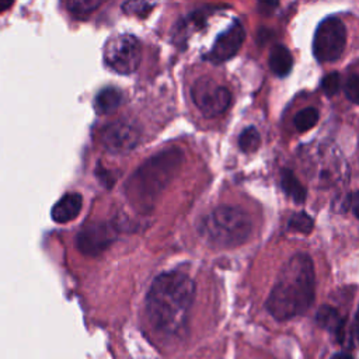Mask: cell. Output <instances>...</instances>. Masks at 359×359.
Here are the masks:
<instances>
[{
  "instance_id": "obj_1",
  "label": "cell",
  "mask_w": 359,
  "mask_h": 359,
  "mask_svg": "<svg viewBox=\"0 0 359 359\" xmlns=\"http://www.w3.org/2000/svg\"><path fill=\"white\" fill-rule=\"evenodd\" d=\"M195 297V283L184 272L170 271L158 275L146 294V314L158 334L178 335L188 321Z\"/></svg>"
},
{
  "instance_id": "obj_2",
  "label": "cell",
  "mask_w": 359,
  "mask_h": 359,
  "mask_svg": "<svg viewBox=\"0 0 359 359\" xmlns=\"http://www.w3.org/2000/svg\"><path fill=\"white\" fill-rule=\"evenodd\" d=\"M316 297L314 265L307 254H294L282 266L268 299L266 310L286 321L306 313Z\"/></svg>"
},
{
  "instance_id": "obj_3",
  "label": "cell",
  "mask_w": 359,
  "mask_h": 359,
  "mask_svg": "<svg viewBox=\"0 0 359 359\" xmlns=\"http://www.w3.org/2000/svg\"><path fill=\"white\" fill-rule=\"evenodd\" d=\"M184 161V153L178 147H168L150 156L128 181L129 196L139 203L153 202L174 180Z\"/></svg>"
},
{
  "instance_id": "obj_4",
  "label": "cell",
  "mask_w": 359,
  "mask_h": 359,
  "mask_svg": "<svg viewBox=\"0 0 359 359\" xmlns=\"http://www.w3.org/2000/svg\"><path fill=\"white\" fill-rule=\"evenodd\" d=\"M252 231L250 215L238 206L222 205L199 222V234L212 245L231 248L244 244Z\"/></svg>"
},
{
  "instance_id": "obj_5",
  "label": "cell",
  "mask_w": 359,
  "mask_h": 359,
  "mask_svg": "<svg viewBox=\"0 0 359 359\" xmlns=\"http://www.w3.org/2000/svg\"><path fill=\"white\" fill-rule=\"evenodd\" d=\"M140 59V42L130 34L114 35L105 43L104 62L111 70L119 74L133 73L139 67Z\"/></svg>"
},
{
  "instance_id": "obj_6",
  "label": "cell",
  "mask_w": 359,
  "mask_h": 359,
  "mask_svg": "<svg viewBox=\"0 0 359 359\" xmlns=\"http://www.w3.org/2000/svg\"><path fill=\"white\" fill-rule=\"evenodd\" d=\"M346 45V28L337 17L324 18L316 28L313 55L321 63L337 60Z\"/></svg>"
},
{
  "instance_id": "obj_7",
  "label": "cell",
  "mask_w": 359,
  "mask_h": 359,
  "mask_svg": "<svg viewBox=\"0 0 359 359\" xmlns=\"http://www.w3.org/2000/svg\"><path fill=\"white\" fill-rule=\"evenodd\" d=\"M191 98L199 112L206 118L222 115L231 104V93L229 88L209 77H201L192 84Z\"/></svg>"
},
{
  "instance_id": "obj_8",
  "label": "cell",
  "mask_w": 359,
  "mask_h": 359,
  "mask_svg": "<svg viewBox=\"0 0 359 359\" xmlns=\"http://www.w3.org/2000/svg\"><path fill=\"white\" fill-rule=\"evenodd\" d=\"M140 140V130L128 121L111 122L102 128L100 142L102 147L114 154L128 153L136 147Z\"/></svg>"
},
{
  "instance_id": "obj_9",
  "label": "cell",
  "mask_w": 359,
  "mask_h": 359,
  "mask_svg": "<svg viewBox=\"0 0 359 359\" xmlns=\"http://www.w3.org/2000/svg\"><path fill=\"white\" fill-rule=\"evenodd\" d=\"M115 237L116 231L108 223L88 224L77 234V247L83 254L95 257L105 251Z\"/></svg>"
},
{
  "instance_id": "obj_10",
  "label": "cell",
  "mask_w": 359,
  "mask_h": 359,
  "mask_svg": "<svg viewBox=\"0 0 359 359\" xmlns=\"http://www.w3.org/2000/svg\"><path fill=\"white\" fill-rule=\"evenodd\" d=\"M245 38L244 27L240 21H233V24L223 31L215 41L212 49L206 55V59L212 63H223L237 55Z\"/></svg>"
},
{
  "instance_id": "obj_11",
  "label": "cell",
  "mask_w": 359,
  "mask_h": 359,
  "mask_svg": "<svg viewBox=\"0 0 359 359\" xmlns=\"http://www.w3.org/2000/svg\"><path fill=\"white\" fill-rule=\"evenodd\" d=\"M316 321L317 324L324 328L325 331H328L330 334L334 335V338L339 342L344 344L345 342V337H346V330H345V320L341 317V314L338 313L337 309H334L332 306L324 304L317 310L316 314Z\"/></svg>"
},
{
  "instance_id": "obj_12",
  "label": "cell",
  "mask_w": 359,
  "mask_h": 359,
  "mask_svg": "<svg viewBox=\"0 0 359 359\" xmlns=\"http://www.w3.org/2000/svg\"><path fill=\"white\" fill-rule=\"evenodd\" d=\"M83 208V198L77 192L63 195L52 208V219L56 223H69L74 220Z\"/></svg>"
},
{
  "instance_id": "obj_13",
  "label": "cell",
  "mask_w": 359,
  "mask_h": 359,
  "mask_svg": "<svg viewBox=\"0 0 359 359\" xmlns=\"http://www.w3.org/2000/svg\"><path fill=\"white\" fill-rule=\"evenodd\" d=\"M269 69L278 77H286L293 66V56L283 45H273L269 52Z\"/></svg>"
},
{
  "instance_id": "obj_14",
  "label": "cell",
  "mask_w": 359,
  "mask_h": 359,
  "mask_svg": "<svg viewBox=\"0 0 359 359\" xmlns=\"http://www.w3.org/2000/svg\"><path fill=\"white\" fill-rule=\"evenodd\" d=\"M122 101H123V94L119 88L105 87L95 95L94 108L98 114H107L121 107Z\"/></svg>"
},
{
  "instance_id": "obj_15",
  "label": "cell",
  "mask_w": 359,
  "mask_h": 359,
  "mask_svg": "<svg viewBox=\"0 0 359 359\" xmlns=\"http://www.w3.org/2000/svg\"><path fill=\"white\" fill-rule=\"evenodd\" d=\"M280 187L285 191V194L290 196L296 203H303L306 201V188L297 180L294 172L289 168H283L280 171Z\"/></svg>"
},
{
  "instance_id": "obj_16",
  "label": "cell",
  "mask_w": 359,
  "mask_h": 359,
  "mask_svg": "<svg viewBox=\"0 0 359 359\" xmlns=\"http://www.w3.org/2000/svg\"><path fill=\"white\" fill-rule=\"evenodd\" d=\"M318 118H320L318 109L314 107H307V108L300 109L294 115L293 123H294V128L297 129V132L303 133V132H307L311 128H314L316 123L318 122Z\"/></svg>"
},
{
  "instance_id": "obj_17",
  "label": "cell",
  "mask_w": 359,
  "mask_h": 359,
  "mask_svg": "<svg viewBox=\"0 0 359 359\" xmlns=\"http://www.w3.org/2000/svg\"><path fill=\"white\" fill-rule=\"evenodd\" d=\"M101 4V0H70L66 3V7L72 15L83 18L95 11Z\"/></svg>"
},
{
  "instance_id": "obj_18",
  "label": "cell",
  "mask_w": 359,
  "mask_h": 359,
  "mask_svg": "<svg viewBox=\"0 0 359 359\" xmlns=\"http://www.w3.org/2000/svg\"><path fill=\"white\" fill-rule=\"evenodd\" d=\"M261 144V136L254 126L245 128L238 136V146L244 153L255 151Z\"/></svg>"
},
{
  "instance_id": "obj_19",
  "label": "cell",
  "mask_w": 359,
  "mask_h": 359,
  "mask_svg": "<svg viewBox=\"0 0 359 359\" xmlns=\"http://www.w3.org/2000/svg\"><path fill=\"white\" fill-rule=\"evenodd\" d=\"M287 227L292 231L310 234L314 229V222H313L311 216H309L306 212H297V213L292 215V217L289 219Z\"/></svg>"
},
{
  "instance_id": "obj_20",
  "label": "cell",
  "mask_w": 359,
  "mask_h": 359,
  "mask_svg": "<svg viewBox=\"0 0 359 359\" xmlns=\"http://www.w3.org/2000/svg\"><path fill=\"white\" fill-rule=\"evenodd\" d=\"M341 88V76L337 72H331L323 77L321 81V90L325 93V95L332 97L335 95Z\"/></svg>"
},
{
  "instance_id": "obj_21",
  "label": "cell",
  "mask_w": 359,
  "mask_h": 359,
  "mask_svg": "<svg viewBox=\"0 0 359 359\" xmlns=\"http://www.w3.org/2000/svg\"><path fill=\"white\" fill-rule=\"evenodd\" d=\"M345 97L353 102L359 104V74H349L344 84Z\"/></svg>"
},
{
  "instance_id": "obj_22",
  "label": "cell",
  "mask_w": 359,
  "mask_h": 359,
  "mask_svg": "<svg viewBox=\"0 0 359 359\" xmlns=\"http://www.w3.org/2000/svg\"><path fill=\"white\" fill-rule=\"evenodd\" d=\"M156 4L154 3H149V1H128L123 3L122 8L125 10V13L128 14H133L137 17H143L146 15Z\"/></svg>"
},
{
  "instance_id": "obj_23",
  "label": "cell",
  "mask_w": 359,
  "mask_h": 359,
  "mask_svg": "<svg viewBox=\"0 0 359 359\" xmlns=\"http://www.w3.org/2000/svg\"><path fill=\"white\" fill-rule=\"evenodd\" d=\"M352 213L355 215L356 219H359V191H355L349 195V202H348Z\"/></svg>"
},
{
  "instance_id": "obj_24",
  "label": "cell",
  "mask_w": 359,
  "mask_h": 359,
  "mask_svg": "<svg viewBox=\"0 0 359 359\" xmlns=\"http://www.w3.org/2000/svg\"><path fill=\"white\" fill-rule=\"evenodd\" d=\"M331 359H353L349 353H345V352H341V353H335Z\"/></svg>"
}]
</instances>
